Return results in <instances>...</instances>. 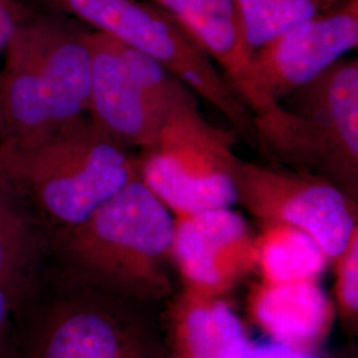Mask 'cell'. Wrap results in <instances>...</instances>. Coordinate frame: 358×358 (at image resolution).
I'll return each instance as SVG.
<instances>
[{
    "label": "cell",
    "mask_w": 358,
    "mask_h": 358,
    "mask_svg": "<svg viewBox=\"0 0 358 358\" xmlns=\"http://www.w3.org/2000/svg\"><path fill=\"white\" fill-rule=\"evenodd\" d=\"M48 235L65 279L152 306L173 294L174 215L140 177L84 222Z\"/></svg>",
    "instance_id": "cell-1"
},
{
    "label": "cell",
    "mask_w": 358,
    "mask_h": 358,
    "mask_svg": "<svg viewBox=\"0 0 358 358\" xmlns=\"http://www.w3.org/2000/svg\"><path fill=\"white\" fill-rule=\"evenodd\" d=\"M0 173L48 231L84 222L140 177L138 158L84 115L36 142H0Z\"/></svg>",
    "instance_id": "cell-2"
},
{
    "label": "cell",
    "mask_w": 358,
    "mask_h": 358,
    "mask_svg": "<svg viewBox=\"0 0 358 358\" xmlns=\"http://www.w3.org/2000/svg\"><path fill=\"white\" fill-rule=\"evenodd\" d=\"M256 149L273 165L328 179L358 198V62L340 59L252 113Z\"/></svg>",
    "instance_id": "cell-3"
},
{
    "label": "cell",
    "mask_w": 358,
    "mask_h": 358,
    "mask_svg": "<svg viewBox=\"0 0 358 358\" xmlns=\"http://www.w3.org/2000/svg\"><path fill=\"white\" fill-rule=\"evenodd\" d=\"M235 131L211 125L192 93L174 103L155 141L142 150L138 174L174 215L229 208L238 203Z\"/></svg>",
    "instance_id": "cell-4"
},
{
    "label": "cell",
    "mask_w": 358,
    "mask_h": 358,
    "mask_svg": "<svg viewBox=\"0 0 358 358\" xmlns=\"http://www.w3.org/2000/svg\"><path fill=\"white\" fill-rule=\"evenodd\" d=\"M57 11L69 13L145 53L198 93L224 115L245 141L255 148L252 113L234 92L211 57L162 8L149 0H45Z\"/></svg>",
    "instance_id": "cell-5"
},
{
    "label": "cell",
    "mask_w": 358,
    "mask_h": 358,
    "mask_svg": "<svg viewBox=\"0 0 358 358\" xmlns=\"http://www.w3.org/2000/svg\"><path fill=\"white\" fill-rule=\"evenodd\" d=\"M90 52V120L121 146L141 150L157 138L170 108L190 90L155 60L99 31Z\"/></svg>",
    "instance_id": "cell-6"
},
{
    "label": "cell",
    "mask_w": 358,
    "mask_h": 358,
    "mask_svg": "<svg viewBox=\"0 0 358 358\" xmlns=\"http://www.w3.org/2000/svg\"><path fill=\"white\" fill-rule=\"evenodd\" d=\"M235 182L238 203L263 226L303 231L329 262L358 229L357 201L319 176L239 159Z\"/></svg>",
    "instance_id": "cell-7"
},
{
    "label": "cell",
    "mask_w": 358,
    "mask_h": 358,
    "mask_svg": "<svg viewBox=\"0 0 358 358\" xmlns=\"http://www.w3.org/2000/svg\"><path fill=\"white\" fill-rule=\"evenodd\" d=\"M357 45L358 0H337L256 50L234 90L255 113L319 76Z\"/></svg>",
    "instance_id": "cell-8"
},
{
    "label": "cell",
    "mask_w": 358,
    "mask_h": 358,
    "mask_svg": "<svg viewBox=\"0 0 358 358\" xmlns=\"http://www.w3.org/2000/svg\"><path fill=\"white\" fill-rule=\"evenodd\" d=\"M38 317L23 358H122L154 317L143 304L66 279Z\"/></svg>",
    "instance_id": "cell-9"
},
{
    "label": "cell",
    "mask_w": 358,
    "mask_h": 358,
    "mask_svg": "<svg viewBox=\"0 0 358 358\" xmlns=\"http://www.w3.org/2000/svg\"><path fill=\"white\" fill-rule=\"evenodd\" d=\"M255 239L232 207L174 217L171 256L182 289L223 297L256 268Z\"/></svg>",
    "instance_id": "cell-10"
},
{
    "label": "cell",
    "mask_w": 358,
    "mask_h": 358,
    "mask_svg": "<svg viewBox=\"0 0 358 358\" xmlns=\"http://www.w3.org/2000/svg\"><path fill=\"white\" fill-rule=\"evenodd\" d=\"M248 315L272 340L310 352L331 332L336 308L319 280L257 282L248 294Z\"/></svg>",
    "instance_id": "cell-11"
},
{
    "label": "cell",
    "mask_w": 358,
    "mask_h": 358,
    "mask_svg": "<svg viewBox=\"0 0 358 358\" xmlns=\"http://www.w3.org/2000/svg\"><path fill=\"white\" fill-rule=\"evenodd\" d=\"M164 358H250L241 319L222 299L182 289L166 308Z\"/></svg>",
    "instance_id": "cell-12"
},
{
    "label": "cell",
    "mask_w": 358,
    "mask_h": 358,
    "mask_svg": "<svg viewBox=\"0 0 358 358\" xmlns=\"http://www.w3.org/2000/svg\"><path fill=\"white\" fill-rule=\"evenodd\" d=\"M50 250L48 229L26 196L0 173V288L15 307L32 294Z\"/></svg>",
    "instance_id": "cell-13"
},
{
    "label": "cell",
    "mask_w": 358,
    "mask_h": 358,
    "mask_svg": "<svg viewBox=\"0 0 358 358\" xmlns=\"http://www.w3.org/2000/svg\"><path fill=\"white\" fill-rule=\"evenodd\" d=\"M176 19L222 66L232 90L251 57L235 0H149Z\"/></svg>",
    "instance_id": "cell-14"
},
{
    "label": "cell",
    "mask_w": 358,
    "mask_h": 358,
    "mask_svg": "<svg viewBox=\"0 0 358 358\" xmlns=\"http://www.w3.org/2000/svg\"><path fill=\"white\" fill-rule=\"evenodd\" d=\"M256 268L262 280H319L329 259L307 234L288 226H263L256 236Z\"/></svg>",
    "instance_id": "cell-15"
},
{
    "label": "cell",
    "mask_w": 358,
    "mask_h": 358,
    "mask_svg": "<svg viewBox=\"0 0 358 358\" xmlns=\"http://www.w3.org/2000/svg\"><path fill=\"white\" fill-rule=\"evenodd\" d=\"M250 53L337 0H235Z\"/></svg>",
    "instance_id": "cell-16"
},
{
    "label": "cell",
    "mask_w": 358,
    "mask_h": 358,
    "mask_svg": "<svg viewBox=\"0 0 358 358\" xmlns=\"http://www.w3.org/2000/svg\"><path fill=\"white\" fill-rule=\"evenodd\" d=\"M334 308L353 333L358 325V229L334 260Z\"/></svg>",
    "instance_id": "cell-17"
},
{
    "label": "cell",
    "mask_w": 358,
    "mask_h": 358,
    "mask_svg": "<svg viewBox=\"0 0 358 358\" xmlns=\"http://www.w3.org/2000/svg\"><path fill=\"white\" fill-rule=\"evenodd\" d=\"M29 13L17 0H0V55L4 53L20 20Z\"/></svg>",
    "instance_id": "cell-18"
},
{
    "label": "cell",
    "mask_w": 358,
    "mask_h": 358,
    "mask_svg": "<svg viewBox=\"0 0 358 358\" xmlns=\"http://www.w3.org/2000/svg\"><path fill=\"white\" fill-rule=\"evenodd\" d=\"M122 358H164L162 332L157 321L150 324Z\"/></svg>",
    "instance_id": "cell-19"
},
{
    "label": "cell",
    "mask_w": 358,
    "mask_h": 358,
    "mask_svg": "<svg viewBox=\"0 0 358 358\" xmlns=\"http://www.w3.org/2000/svg\"><path fill=\"white\" fill-rule=\"evenodd\" d=\"M16 309L10 296L0 288V358L13 356V313Z\"/></svg>",
    "instance_id": "cell-20"
}]
</instances>
